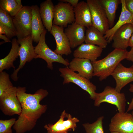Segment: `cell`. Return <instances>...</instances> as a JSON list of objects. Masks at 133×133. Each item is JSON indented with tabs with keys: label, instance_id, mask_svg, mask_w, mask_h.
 <instances>
[{
	"label": "cell",
	"instance_id": "1",
	"mask_svg": "<svg viewBox=\"0 0 133 133\" xmlns=\"http://www.w3.org/2000/svg\"><path fill=\"white\" fill-rule=\"evenodd\" d=\"M25 87L18 86L17 96L21 104V113L13 125L16 133H25L32 130L38 120L46 112V105L40 103L49 93L42 88L37 90L33 94L26 93Z\"/></svg>",
	"mask_w": 133,
	"mask_h": 133
},
{
	"label": "cell",
	"instance_id": "2",
	"mask_svg": "<svg viewBox=\"0 0 133 133\" xmlns=\"http://www.w3.org/2000/svg\"><path fill=\"white\" fill-rule=\"evenodd\" d=\"M128 52L126 50L115 49L103 58L91 62L93 76L99 77V80L102 81L111 75L118 64L126 59Z\"/></svg>",
	"mask_w": 133,
	"mask_h": 133
},
{
	"label": "cell",
	"instance_id": "3",
	"mask_svg": "<svg viewBox=\"0 0 133 133\" xmlns=\"http://www.w3.org/2000/svg\"><path fill=\"white\" fill-rule=\"evenodd\" d=\"M45 29L41 35L37 45L34 47L36 54L35 59L41 58L46 61L48 68L52 70L53 63L56 62L63 64L66 66H68L69 62L67 60L65 59L62 55L58 54L50 49L45 42V36L47 33Z\"/></svg>",
	"mask_w": 133,
	"mask_h": 133
},
{
	"label": "cell",
	"instance_id": "4",
	"mask_svg": "<svg viewBox=\"0 0 133 133\" xmlns=\"http://www.w3.org/2000/svg\"><path fill=\"white\" fill-rule=\"evenodd\" d=\"M59 70L60 76L63 78V84L74 83L88 93L90 99L95 100L97 93L96 86L89 79L84 77L70 69L68 66L60 67Z\"/></svg>",
	"mask_w": 133,
	"mask_h": 133
},
{
	"label": "cell",
	"instance_id": "5",
	"mask_svg": "<svg viewBox=\"0 0 133 133\" xmlns=\"http://www.w3.org/2000/svg\"><path fill=\"white\" fill-rule=\"evenodd\" d=\"M94 100L95 106L99 107L101 103L107 102L116 106L119 112H125L126 100L124 94L117 92L110 86H107L102 92L97 93Z\"/></svg>",
	"mask_w": 133,
	"mask_h": 133
},
{
	"label": "cell",
	"instance_id": "6",
	"mask_svg": "<svg viewBox=\"0 0 133 133\" xmlns=\"http://www.w3.org/2000/svg\"><path fill=\"white\" fill-rule=\"evenodd\" d=\"M32 10L31 6H23L18 13L13 17L17 40L31 35Z\"/></svg>",
	"mask_w": 133,
	"mask_h": 133
},
{
	"label": "cell",
	"instance_id": "7",
	"mask_svg": "<svg viewBox=\"0 0 133 133\" xmlns=\"http://www.w3.org/2000/svg\"><path fill=\"white\" fill-rule=\"evenodd\" d=\"M17 87L13 86L0 96V109L5 115L19 116L21 113V106L17 96Z\"/></svg>",
	"mask_w": 133,
	"mask_h": 133
},
{
	"label": "cell",
	"instance_id": "8",
	"mask_svg": "<svg viewBox=\"0 0 133 133\" xmlns=\"http://www.w3.org/2000/svg\"><path fill=\"white\" fill-rule=\"evenodd\" d=\"M91 13L92 26L103 35L109 29L108 21L100 0H87Z\"/></svg>",
	"mask_w": 133,
	"mask_h": 133
},
{
	"label": "cell",
	"instance_id": "9",
	"mask_svg": "<svg viewBox=\"0 0 133 133\" xmlns=\"http://www.w3.org/2000/svg\"><path fill=\"white\" fill-rule=\"evenodd\" d=\"M17 41L20 45L19 50L20 63L18 67L14 69L11 76V79L15 81L18 80L17 75L20 70L23 67L27 62H30L33 59H35L36 57L31 35L23 39H17Z\"/></svg>",
	"mask_w": 133,
	"mask_h": 133
},
{
	"label": "cell",
	"instance_id": "10",
	"mask_svg": "<svg viewBox=\"0 0 133 133\" xmlns=\"http://www.w3.org/2000/svg\"><path fill=\"white\" fill-rule=\"evenodd\" d=\"M53 24L63 27L75 21L74 7L69 3L61 2L54 6Z\"/></svg>",
	"mask_w": 133,
	"mask_h": 133
},
{
	"label": "cell",
	"instance_id": "11",
	"mask_svg": "<svg viewBox=\"0 0 133 133\" xmlns=\"http://www.w3.org/2000/svg\"><path fill=\"white\" fill-rule=\"evenodd\" d=\"M79 122L78 118L72 117L64 110L59 120L55 123L46 124L44 127L46 130L47 133H68L69 131H75L77 126V123Z\"/></svg>",
	"mask_w": 133,
	"mask_h": 133
},
{
	"label": "cell",
	"instance_id": "12",
	"mask_svg": "<svg viewBox=\"0 0 133 133\" xmlns=\"http://www.w3.org/2000/svg\"><path fill=\"white\" fill-rule=\"evenodd\" d=\"M109 127L110 132L133 133V116L127 112H118L111 118Z\"/></svg>",
	"mask_w": 133,
	"mask_h": 133
},
{
	"label": "cell",
	"instance_id": "13",
	"mask_svg": "<svg viewBox=\"0 0 133 133\" xmlns=\"http://www.w3.org/2000/svg\"><path fill=\"white\" fill-rule=\"evenodd\" d=\"M50 33L54 37L56 47L54 51L62 55H68L72 52L69 40L64 32V27L53 24Z\"/></svg>",
	"mask_w": 133,
	"mask_h": 133
},
{
	"label": "cell",
	"instance_id": "14",
	"mask_svg": "<svg viewBox=\"0 0 133 133\" xmlns=\"http://www.w3.org/2000/svg\"><path fill=\"white\" fill-rule=\"evenodd\" d=\"M111 75L116 81L115 90L120 93L124 87L129 83L133 82V67H125L120 63Z\"/></svg>",
	"mask_w": 133,
	"mask_h": 133
},
{
	"label": "cell",
	"instance_id": "15",
	"mask_svg": "<svg viewBox=\"0 0 133 133\" xmlns=\"http://www.w3.org/2000/svg\"><path fill=\"white\" fill-rule=\"evenodd\" d=\"M133 33V27L131 23L124 24L115 33L112 38V47L115 49L126 50Z\"/></svg>",
	"mask_w": 133,
	"mask_h": 133
},
{
	"label": "cell",
	"instance_id": "16",
	"mask_svg": "<svg viewBox=\"0 0 133 133\" xmlns=\"http://www.w3.org/2000/svg\"><path fill=\"white\" fill-rule=\"evenodd\" d=\"M85 27L75 22L69 25L64 30L71 48H74L85 42Z\"/></svg>",
	"mask_w": 133,
	"mask_h": 133
},
{
	"label": "cell",
	"instance_id": "17",
	"mask_svg": "<svg viewBox=\"0 0 133 133\" xmlns=\"http://www.w3.org/2000/svg\"><path fill=\"white\" fill-rule=\"evenodd\" d=\"M69 68L77 71L81 76L90 79L93 76L94 69L91 62L84 58H74L69 62Z\"/></svg>",
	"mask_w": 133,
	"mask_h": 133
},
{
	"label": "cell",
	"instance_id": "18",
	"mask_svg": "<svg viewBox=\"0 0 133 133\" xmlns=\"http://www.w3.org/2000/svg\"><path fill=\"white\" fill-rule=\"evenodd\" d=\"M103 50L99 46L83 43L74 50L73 56L74 58L87 59L93 62L101 55Z\"/></svg>",
	"mask_w": 133,
	"mask_h": 133
},
{
	"label": "cell",
	"instance_id": "19",
	"mask_svg": "<svg viewBox=\"0 0 133 133\" xmlns=\"http://www.w3.org/2000/svg\"><path fill=\"white\" fill-rule=\"evenodd\" d=\"M74 11L75 23L87 28L92 26L90 9L86 2H79L74 8Z\"/></svg>",
	"mask_w": 133,
	"mask_h": 133
},
{
	"label": "cell",
	"instance_id": "20",
	"mask_svg": "<svg viewBox=\"0 0 133 133\" xmlns=\"http://www.w3.org/2000/svg\"><path fill=\"white\" fill-rule=\"evenodd\" d=\"M32 12L31 36L33 41L39 42L40 36L45 30L40 15L39 8L37 5L31 6Z\"/></svg>",
	"mask_w": 133,
	"mask_h": 133
},
{
	"label": "cell",
	"instance_id": "21",
	"mask_svg": "<svg viewBox=\"0 0 133 133\" xmlns=\"http://www.w3.org/2000/svg\"><path fill=\"white\" fill-rule=\"evenodd\" d=\"M54 7L51 0H46L40 4L39 8L40 15L43 25L50 32L53 25Z\"/></svg>",
	"mask_w": 133,
	"mask_h": 133
},
{
	"label": "cell",
	"instance_id": "22",
	"mask_svg": "<svg viewBox=\"0 0 133 133\" xmlns=\"http://www.w3.org/2000/svg\"><path fill=\"white\" fill-rule=\"evenodd\" d=\"M85 42L86 44L97 45L103 49L106 48L108 43L103 35L93 26L87 28Z\"/></svg>",
	"mask_w": 133,
	"mask_h": 133
},
{
	"label": "cell",
	"instance_id": "23",
	"mask_svg": "<svg viewBox=\"0 0 133 133\" xmlns=\"http://www.w3.org/2000/svg\"><path fill=\"white\" fill-rule=\"evenodd\" d=\"M11 43V49L8 54L0 60V73L4 69L8 70L11 67L15 69L13 63L19 56L20 46L16 38L12 39Z\"/></svg>",
	"mask_w": 133,
	"mask_h": 133
},
{
	"label": "cell",
	"instance_id": "24",
	"mask_svg": "<svg viewBox=\"0 0 133 133\" xmlns=\"http://www.w3.org/2000/svg\"><path fill=\"white\" fill-rule=\"evenodd\" d=\"M0 27L4 30L5 34L11 39L17 33L13 20L12 17L0 8Z\"/></svg>",
	"mask_w": 133,
	"mask_h": 133
},
{
	"label": "cell",
	"instance_id": "25",
	"mask_svg": "<svg viewBox=\"0 0 133 133\" xmlns=\"http://www.w3.org/2000/svg\"><path fill=\"white\" fill-rule=\"evenodd\" d=\"M106 13L108 19L109 27H113L116 12L118 6L121 2L119 0H100Z\"/></svg>",
	"mask_w": 133,
	"mask_h": 133
},
{
	"label": "cell",
	"instance_id": "26",
	"mask_svg": "<svg viewBox=\"0 0 133 133\" xmlns=\"http://www.w3.org/2000/svg\"><path fill=\"white\" fill-rule=\"evenodd\" d=\"M23 6L21 0H0V8L12 17L15 16Z\"/></svg>",
	"mask_w": 133,
	"mask_h": 133
},
{
	"label": "cell",
	"instance_id": "27",
	"mask_svg": "<svg viewBox=\"0 0 133 133\" xmlns=\"http://www.w3.org/2000/svg\"><path fill=\"white\" fill-rule=\"evenodd\" d=\"M104 117L101 116L92 123H85L83 125L86 133H104L103 126V121Z\"/></svg>",
	"mask_w": 133,
	"mask_h": 133
},
{
	"label": "cell",
	"instance_id": "28",
	"mask_svg": "<svg viewBox=\"0 0 133 133\" xmlns=\"http://www.w3.org/2000/svg\"><path fill=\"white\" fill-rule=\"evenodd\" d=\"M126 24L124 13L121 9V12L118 20L116 23L112 27L105 33L104 37L107 40L108 43H109L112 40L113 36L116 32L121 27Z\"/></svg>",
	"mask_w": 133,
	"mask_h": 133
},
{
	"label": "cell",
	"instance_id": "29",
	"mask_svg": "<svg viewBox=\"0 0 133 133\" xmlns=\"http://www.w3.org/2000/svg\"><path fill=\"white\" fill-rule=\"evenodd\" d=\"M9 74L5 71L0 73V96L5 91L12 87Z\"/></svg>",
	"mask_w": 133,
	"mask_h": 133
},
{
	"label": "cell",
	"instance_id": "30",
	"mask_svg": "<svg viewBox=\"0 0 133 133\" xmlns=\"http://www.w3.org/2000/svg\"><path fill=\"white\" fill-rule=\"evenodd\" d=\"M16 120L15 118L0 120V133H13L11 128L15 124Z\"/></svg>",
	"mask_w": 133,
	"mask_h": 133
},
{
	"label": "cell",
	"instance_id": "31",
	"mask_svg": "<svg viewBox=\"0 0 133 133\" xmlns=\"http://www.w3.org/2000/svg\"><path fill=\"white\" fill-rule=\"evenodd\" d=\"M120 1L122 9H123L124 13L126 23L131 24L133 20V17L126 7L125 0H121Z\"/></svg>",
	"mask_w": 133,
	"mask_h": 133
},
{
	"label": "cell",
	"instance_id": "32",
	"mask_svg": "<svg viewBox=\"0 0 133 133\" xmlns=\"http://www.w3.org/2000/svg\"><path fill=\"white\" fill-rule=\"evenodd\" d=\"M126 8L133 17V0H125Z\"/></svg>",
	"mask_w": 133,
	"mask_h": 133
},
{
	"label": "cell",
	"instance_id": "33",
	"mask_svg": "<svg viewBox=\"0 0 133 133\" xmlns=\"http://www.w3.org/2000/svg\"><path fill=\"white\" fill-rule=\"evenodd\" d=\"M130 87L129 89V91L130 92L133 93V84H130ZM133 109V96L131 100V102L129 104L128 108L127 111V112L132 110Z\"/></svg>",
	"mask_w": 133,
	"mask_h": 133
},
{
	"label": "cell",
	"instance_id": "34",
	"mask_svg": "<svg viewBox=\"0 0 133 133\" xmlns=\"http://www.w3.org/2000/svg\"><path fill=\"white\" fill-rule=\"evenodd\" d=\"M60 1L62 2H67L69 3L74 8L79 3V0H61Z\"/></svg>",
	"mask_w": 133,
	"mask_h": 133
},
{
	"label": "cell",
	"instance_id": "35",
	"mask_svg": "<svg viewBox=\"0 0 133 133\" xmlns=\"http://www.w3.org/2000/svg\"><path fill=\"white\" fill-rule=\"evenodd\" d=\"M126 59L133 62V65L131 66L133 67V48H131V50L128 51Z\"/></svg>",
	"mask_w": 133,
	"mask_h": 133
},
{
	"label": "cell",
	"instance_id": "36",
	"mask_svg": "<svg viewBox=\"0 0 133 133\" xmlns=\"http://www.w3.org/2000/svg\"><path fill=\"white\" fill-rule=\"evenodd\" d=\"M0 38L3 40L4 42H12L11 41L10 39L8 38L5 34L2 35V34H0Z\"/></svg>",
	"mask_w": 133,
	"mask_h": 133
},
{
	"label": "cell",
	"instance_id": "37",
	"mask_svg": "<svg viewBox=\"0 0 133 133\" xmlns=\"http://www.w3.org/2000/svg\"><path fill=\"white\" fill-rule=\"evenodd\" d=\"M129 46L131 48H133V33L130 39L129 42Z\"/></svg>",
	"mask_w": 133,
	"mask_h": 133
},
{
	"label": "cell",
	"instance_id": "38",
	"mask_svg": "<svg viewBox=\"0 0 133 133\" xmlns=\"http://www.w3.org/2000/svg\"><path fill=\"white\" fill-rule=\"evenodd\" d=\"M5 32L4 30L0 27V34H5Z\"/></svg>",
	"mask_w": 133,
	"mask_h": 133
},
{
	"label": "cell",
	"instance_id": "39",
	"mask_svg": "<svg viewBox=\"0 0 133 133\" xmlns=\"http://www.w3.org/2000/svg\"><path fill=\"white\" fill-rule=\"evenodd\" d=\"M111 133H120L119 132H111Z\"/></svg>",
	"mask_w": 133,
	"mask_h": 133
},
{
	"label": "cell",
	"instance_id": "40",
	"mask_svg": "<svg viewBox=\"0 0 133 133\" xmlns=\"http://www.w3.org/2000/svg\"><path fill=\"white\" fill-rule=\"evenodd\" d=\"M131 24L132 25V26H133V20L132 21V22H131Z\"/></svg>",
	"mask_w": 133,
	"mask_h": 133
},
{
	"label": "cell",
	"instance_id": "41",
	"mask_svg": "<svg viewBox=\"0 0 133 133\" xmlns=\"http://www.w3.org/2000/svg\"><path fill=\"white\" fill-rule=\"evenodd\" d=\"M131 114L133 116V109L132 110Z\"/></svg>",
	"mask_w": 133,
	"mask_h": 133
}]
</instances>
